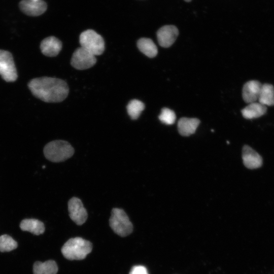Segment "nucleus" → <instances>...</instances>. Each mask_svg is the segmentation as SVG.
Returning <instances> with one entry per match:
<instances>
[{
    "label": "nucleus",
    "mask_w": 274,
    "mask_h": 274,
    "mask_svg": "<svg viewBox=\"0 0 274 274\" xmlns=\"http://www.w3.org/2000/svg\"><path fill=\"white\" fill-rule=\"evenodd\" d=\"M74 153L72 145L66 141L55 140L48 143L44 148V154L49 160L59 162L71 157Z\"/></svg>",
    "instance_id": "7ed1b4c3"
},
{
    "label": "nucleus",
    "mask_w": 274,
    "mask_h": 274,
    "mask_svg": "<svg viewBox=\"0 0 274 274\" xmlns=\"http://www.w3.org/2000/svg\"><path fill=\"white\" fill-rule=\"evenodd\" d=\"M137 46L141 52L150 58L154 57L157 54V46L150 39H140L137 42Z\"/></svg>",
    "instance_id": "a211bd4d"
},
{
    "label": "nucleus",
    "mask_w": 274,
    "mask_h": 274,
    "mask_svg": "<svg viewBox=\"0 0 274 274\" xmlns=\"http://www.w3.org/2000/svg\"><path fill=\"white\" fill-rule=\"evenodd\" d=\"M259 102L266 106L274 105V87L268 83L262 84L259 96Z\"/></svg>",
    "instance_id": "6ab92c4d"
},
{
    "label": "nucleus",
    "mask_w": 274,
    "mask_h": 274,
    "mask_svg": "<svg viewBox=\"0 0 274 274\" xmlns=\"http://www.w3.org/2000/svg\"><path fill=\"white\" fill-rule=\"evenodd\" d=\"M68 210L71 219L77 225L84 223L87 219V212L81 200L75 197L68 202Z\"/></svg>",
    "instance_id": "6e6552de"
},
{
    "label": "nucleus",
    "mask_w": 274,
    "mask_h": 274,
    "mask_svg": "<svg viewBox=\"0 0 274 274\" xmlns=\"http://www.w3.org/2000/svg\"><path fill=\"white\" fill-rule=\"evenodd\" d=\"M19 7L26 15L37 16L46 11L47 6L43 0H22L19 3Z\"/></svg>",
    "instance_id": "9d476101"
},
{
    "label": "nucleus",
    "mask_w": 274,
    "mask_h": 274,
    "mask_svg": "<svg viewBox=\"0 0 274 274\" xmlns=\"http://www.w3.org/2000/svg\"><path fill=\"white\" fill-rule=\"evenodd\" d=\"M127 113L132 120L137 119L145 109L144 104L138 99L130 100L127 107Z\"/></svg>",
    "instance_id": "aec40b11"
},
{
    "label": "nucleus",
    "mask_w": 274,
    "mask_h": 274,
    "mask_svg": "<svg viewBox=\"0 0 274 274\" xmlns=\"http://www.w3.org/2000/svg\"><path fill=\"white\" fill-rule=\"evenodd\" d=\"M266 106L260 102H254L244 108L241 111L243 116L248 119L257 118L265 114Z\"/></svg>",
    "instance_id": "2eb2a0df"
},
{
    "label": "nucleus",
    "mask_w": 274,
    "mask_h": 274,
    "mask_svg": "<svg viewBox=\"0 0 274 274\" xmlns=\"http://www.w3.org/2000/svg\"><path fill=\"white\" fill-rule=\"evenodd\" d=\"M28 87L35 96L47 102H61L66 98L69 92L64 81L48 77L32 79Z\"/></svg>",
    "instance_id": "f257e3e1"
},
{
    "label": "nucleus",
    "mask_w": 274,
    "mask_h": 274,
    "mask_svg": "<svg viewBox=\"0 0 274 274\" xmlns=\"http://www.w3.org/2000/svg\"><path fill=\"white\" fill-rule=\"evenodd\" d=\"M92 249V245L89 241L76 237L65 243L61 248V252L67 259L82 260L91 252Z\"/></svg>",
    "instance_id": "f03ea898"
},
{
    "label": "nucleus",
    "mask_w": 274,
    "mask_h": 274,
    "mask_svg": "<svg viewBox=\"0 0 274 274\" xmlns=\"http://www.w3.org/2000/svg\"><path fill=\"white\" fill-rule=\"evenodd\" d=\"M81 46L94 55H99L105 50V41L102 37L92 29L82 32L79 37Z\"/></svg>",
    "instance_id": "39448f33"
},
{
    "label": "nucleus",
    "mask_w": 274,
    "mask_h": 274,
    "mask_svg": "<svg viewBox=\"0 0 274 274\" xmlns=\"http://www.w3.org/2000/svg\"><path fill=\"white\" fill-rule=\"evenodd\" d=\"M199 123V120L197 118H182L178 123V131L182 135H190L195 132Z\"/></svg>",
    "instance_id": "4468645a"
},
{
    "label": "nucleus",
    "mask_w": 274,
    "mask_h": 274,
    "mask_svg": "<svg viewBox=\"0 0 274 274\" xmlns=\"http://www.w3.org/2000/svg\"><path fill=\"white\" fill-rule=\"evenodd\" d=\"M262 84L256 80L246 83L243 88V98L244 101L250 104L258 100Z\"/></svg>",
    "instance_id": "ddd939ff"
},
{
    "label": "nucleus",
    "mask_w": 274,
    "mask_h": 274,
    "mask_svg": "<svg viewBox=\"0 0 274 274\" xmlns=\"http://www.w3.org/2000/svg\"><path fill=\"white\" fill-rule=\"evenodd\" d=\"M242 158L245 166L249 169L259 168L262 165L261 156L251 147L245 145L242 150Z\"/></svg>",
    "instance_id": "9b49d317"
},
{
    "label": "nucleus",
    "mask_w": 274,
    "mask_h": 274,
    "mask_svg": "<svg viewBox=\"0 0 274 274\" xmlns=\"http://www.w3.org/2000/svg\"><path fill=\"white\" fill-rule=\"evenodd\" d=\"M109 224L112 230L120 236H127L133 230L132 224L124 211L121 209H113Z\"/></svg>",
    "instance_id": "20e7f679"
},
{
    "label": "nucleus",
    "mask_w": 274,
    "mask_h": 274,
    "mask_svg": "<svg viewBox=\"0 0 274 274\" xmlns=\"http://www.w3.org/2000/svg\"><path fill=\"white\" fill-rule=\"evenodd\" d=\"M62 48L61 42L53 36L44 39L41 43L40 49L45 56L54 57L57 56Z\"/></svg>",
    "instance_id": "f8f14e48"
},
{
    "label": "nucleus",
    "mask_w": 274,
    "mask_h": 274,
    "mask_svg": "<svg viewBox=\"0 0 274 274\" xmlns=\"http://www.w3.org/2000/svg\"><path fill=\"white\" fill-rule=\"evenodd\" d=\"M96 62V58L93 54L81 47L73 53L71 63L74 68L83 70L93 66Z\"/></svg>",
    "instance_id": "0eeeda50"
},
{
    "label": "nucleus",
    "mask_w": 274,
    "mask_h": 274,
    "mask_svg": "<svg viewBox=\"0 0 274 274\" xmlns=\"http://www.w3.org/2000/svg\"><path fill=\"white\" fill-rule=\"evenodd\" d=\"M20 227L23 231H27L35 235H40L45 231L44 223L35 219H25L20 224Z\"/></svg>",
    "instance_id": "dca6fc26"
},
{
    "label": "nucleus",
    "mask_w": 274,
    "mask_h": 274,
    "mask_svg": "<svg viewBox=\"0 0 274 274\" xmlns=\"http://www.w3.org/2000/svg\"><path fill=\"white\" fill-rule=\"evenodd\" d=\"M159 119L161 122L167 125H171L175 122L176 116L173 111L164 108L162 109L161 113L159 115Z\"/></svg>",
    "instance_id": "4be33fe9"
},
{
    "label": "nucleus",
    "mask_w": 274,
    "mask_h": 274,
    "mask_svg": "<svg viewBox=\"0 0 274 274\" xmlns=\"http://www.w3.org/2000/svg\"><path fill=\"white\" fill-rule=\"evenodd\" d=\"M57 271V264L52 260L44 262L36 261L33 265V274H56Z\"/></svg>",
    "instance_id": "f3484780"
},
{
    "label": "nucleus",
    "mask_w": 274,
    "mask_h": 274,
    "mask_svg": "<svg viewBox=\"0 0 274 274\" xmlns=\"http://www.w3.org/2000/svg\"><path fill=\"white\" fill-rule=\"evenodd\" d=\"M178 35V29L175 26L164 25L157 32V40L161 47L167 48L175 42Z\"/></svg>",
    "instance_id": "1a4fd4ad"
},
{
    "label": "nucleus",
    "mask_w": 274,
    "mask_h": 274,
    "mask_svg": "<svg viewBox=\"0 0 274 274\" xmlns=\"http://www.w3.org/2000/svg\"><path fill=\"white\" fill-rule=\"evenodd\" d=\"M17 243L10 236L4 234L0 236V252H9L17 247Z\"/></svg>",
    "instance_id": "412c9836"
},
{
    "label": "nucleus",
    "mask_w": 274,
    "mask_h": 274,
    "mask_svg": "<svg viewBox=\"0 0 274 274\" xmlns=\"http://www.w3.org/2000/svg\"><path fill=\"white\" fill-rule=\"evenodd\" d=\"M0 75L8 82H14L17 78V71L12 54L0 50Z\"/></svg>",
    "instance_id": "423d86ee"
},
{
    "label": "nucleus",
    "mask_w": 274,
    "mask_h": 274,
    "mask_svg": "<svg viewBox=\"0 0 274 274\" xmlns=\"http://www.w3.org/2000/svg\"><path fill=\"white\" fill-rule=\"evenodd\" d=\"M129 274H149L147 268L142 265H135L133 266Z\"/></svg>",
    "instance_id": "5701e85b"
},
{
    "label": "nucleus",
    "mask_w": 274,
    "mask_h": 274,
    "mask_svg": "<svg viewBox=\"0 0 274 274\" xmlns=\"http://www.w3.org/2000/svg\"><path fill=\"white\" fill-rule=\"evenodd\" d=\"M184 1H186V2H189L191 1V0H184Z\"/></svg>",
    "instance_id": "b1692460"
}]
</instances>
